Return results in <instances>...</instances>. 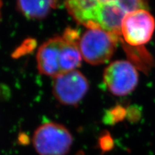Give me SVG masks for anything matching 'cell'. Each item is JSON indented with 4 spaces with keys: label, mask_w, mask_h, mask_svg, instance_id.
Masks as SVG:
<instances>
[{
    "label": "cell",
    "mask_w": 155,
    "mask_h": 155,
    "mask_svg": "<svg viewBox=\"0 0 155 155\" xmlns=\"http://www.w3.org/2000/svg\"><path fill=\"white\" fill-rule=\"evenodd\" d=\"M82 59L78 45L59 36L42 43L37 53L39 72L53 78L76 70Z\"/></svg>",
    "instance_id": "obj_1"
},
{
    "label": "cell",
    "mask_w": 155,
    "mask_h": 155,
    "mask_svg": "<svg viewBox=\"0 0 155 155\" xmlns=\"http://www.w3.org/2000/svg\"><path fill=\"white\" fill-rule=\"evenodd\" d=\"M121 39L101 29H88L80 38L79 50L87 63L101 65L111 59Z\"/></svg>",
    "instance_id": "obj_2"
},
{
    "label": "cell",
    "mask_w": 155,
    "mask_h": 155,
    "mask_svg": "<svg viewBox=\"0 0 155 155\" xmlns=\"http://www.w3.org/2000/svg\"><path fill=\"white\" fill-rule=\"evenodd\" d=\"M73 141L68 129L55 122L40 126L32 137L34 147L39 155H66Z\"/></svg>",
    "instance_id": "obj_3"
},
{
    "label": "cell",
    "mask_w": 155,
    "mask_h": 155,
    "mask_svg": "<svg viewBox=\"0 0 155 155\" xmlns=\"http://www.w3.org/2000/svg\"><path fill=\"white\" fill-rule=\"evenodd\" d=\"M154 30V17L148 10L140 9L126 15L121 32L125 44L141 47L151 40Z\"/></svg>",
    "instance_id": "obj_4"
},
{
    "label": "cell",
    "mask_w": 155,
    "mask_h": 155,
    "mask_svg": "<svg viewBox=\"0 0 155 155\" xmlns=\"http://www.w3.org/2000/svg\"><path fill=\"white\" fill-rule=\"evenodd\" d=\"M104 84L109 92L117 96L131 94L139 82L137 68L129 61H116L106 68Z\"/></svg>",
    "instance_id": "obj_5"
},
{
    "label": "cell",
    "mask_w": 155,
    "mask_h": 155,
    "mask_svg": "<svg viewBox=\"0 0 155 155\" xmlns=\"http://www.w3.org/2000/svg\"><path fill=\"white\" fill-rule=\"evenodd\" d=\"M127 14L119 1L96 0L91 13L88 29H101L121 38V24Z\"/></svg>",
    "instance_id": "obj_6"
},
{
    "label": "cell",
    "mask_w": 155,
    "mask_h": 155,
    "mask_svg": "<svg viewBox=\"0 0 155 155\" xmlns=\"http://www.w3.org/2000/svg\"><path fill=\"white\" fill-rule=\"evenodd\" d=\"M89 89L86 77L78 70L54 78L53 93L61 104L75 106L84 98Z\"/></svg>",
    "instance_id": "obj_7"
},
{
    "label": "cell",
    "mask_w": 155,
    "mask_h": 155,
    "mask_svg": "<svg viewBox=\"0 0 155 155\" xmlns=\"http://www.w3.org/2000/svg\"><path fill=\"white\" fill-rule=\"evenodd\" d=\"M56 4L58 2L55 1H18L17 7L25 17L40 19L47 17Z\"/></svg>",
    "instance_id": "obj_8"
},
{
    "label": "cell",
    "mask_w": 155,
    "mask_h": 155,
    "mask_svg": "<svg viewBox=\"0 0 155 155\" xmlns=\"http://www.w3.org/2000/svg\"><path fill=\"white\" fill-rule=\"evenodd\" d=\"M122 44L129 61L134 65L136 68L147 73L154 66V62L152 56L143 46L132 47L123 42Z\"/></svg>",
    "instance_id": "obj_9"
},
{
    "label": "cell",
    "mask_w": 155,
    "mask_h": 155,
    "mask_svg": "<svg viewBox=\"0 0 155 155\" xmlns=\"http://www.w3.org/2000/svg\"><path fill=\"white\" fill-rule=\"evenodd\" d=\"M126 114H127V111L124 110V108L118 107L114 108V111L109 112V116L112 119V121L116 122L119 120L123 119Z\"/></svg>",
    "instance_id": "obj_10"
},
{
    "label": "cell",
    "mask_w": 155,
    "mask_h": 155,
    "mask_svg": "<svg viewBox=\"0 0 155 155\" xmlns=\"http://www.w3.org/2000/svg\"><path fill=\"white\" fill-rule=\"evenodd\" d=\"M2 2L0 1V19H1V16H2Z\"/></svg>",
    "instance_id": "obj_11"
}]
</instances>
